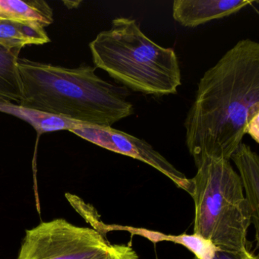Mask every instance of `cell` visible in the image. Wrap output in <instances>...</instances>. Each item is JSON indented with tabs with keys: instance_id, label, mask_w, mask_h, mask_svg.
<instances>
[{
	"instance_id": "cell-5",
	"label": "cell",
	"mask_w": 259,
	"mask_h": 259,
	"mask_svg": "<svg viewBox=\"0 0 259 259\" xmlns=\"http://www.w3.org/2000/svg\"><path fill=\"white\" fill-rule=\"evenodd\" d=\"M110 245L97 230L60 218L26 230L17 259H90Z\"/></svg>"
},
{
	"instance_id": "cell-7",
	"label": "cell",
	"mask_w": 259,
	"mask_h": 259,
	"mask_svg": "<svg viewBox=\"0 0 259 259\" xmlns=\"http://www.w3.org/2000/svg\"><path fill=\"white\" fill-rule=\"evenodd\" d=\"M251 0H176L172 17L186 28H195L223 19L254 4Z\"/></svg>"
},
{
	"instance_id": "cell-10",
	"label": "cell",
	"mask_w": 259,
	"mask_h": 259,
	"mask_svg": "<svg viewBox=\"0 0 259 259\" xmlns=\"http://www.w3.org/2000/svg\"><path fill=\"white\" fill-rule=\"evenodd\" d=\"M42 25L31 22L0 20V45L11 49L29 45H43L51 41Z\"/></svg>"
},
{
	"instance_id": "cell-6",
	"label": "cell",
	"mask_w": 259,
	"mask_h": 259,
	"mask_svg": "<svg viewBox=\"0 0 259 259\" xmlns=\"http://www.w3.org/2000/svg\"><path fill=\"white\" fill-rule=\"evenodd\" d=\"M71 133L98 146L144 162L172 180L180 189L190 192V181L146 141L112 127L78 123Z\"/></svg>"
},
{
	"instance_id": "cell-2",
	"label": "cell",
	"mask_w": 259,
	"mask_h": 259,
	"mask_svg": "<svg viewBox=\"0 0 259 259\" xmlns=\"http://www.w3.org/2000/svg\"><path fill=\"white\" fill-rule=\"evenodd\" d=\"M20 105L80 124L112 127L134 113L128 89L104 81L88 65L69 68L19 58Z\"/></svg>"
},
{
	"instance_id": "cell-9",
	"label": "cell",
	"mask_w": 259,
	"mask_h": 259,
	"mask_svg": "<svg viewBox=\"0 0 259 259\" xmlns=\"http://www.w3.org/2000/svg\"><path fill=\"white\" fill-rule=\"evenodd\" d=\"M0 20L31 22L46 28L54 22V12L43 0H0Z\"/></svg>"
},
{
	"instance_id": "cell-12",
	"label": "cell",
	"mask_w": 259,
	"mask_h": 259,
	"mask_svg": "<svg viewBox=\"0 0 259 259\" xmlns=\"http://www.w3.org/2000/svg\"><path fill=\"white\" fill-rule=\"evenodd\" d=\"M21 51L0 45V99L18 104L23 100L22 79L18 65Z\"/></svg>"
},
{
	"instance_id": "cell-13",
	"label": "cell",
	"mask_w": 259,
	"mask_h": 259,
	"mask_svg": "<svg viewBox=\"0 0 259 259\" xmlns=\"http://www.w3.org/2000/svg\"><path fill=\"white\" fill-rule=\"evenodd\" d=\"M161 236V235H160ZM162 240L171 241L180 244L190 250L198 259H213L218 248L210 241L196 234L180 236H161Z\"/></svg>"
},
{
	"instance_id": "cell-16",
	"label": "cell",
	"mask_w": 259,
	"mask_h": 259,
	"mask_svg": "<svg viewBox=\"0 0 259 259\" xmlns=\"http://www.w3.org/2000/svg\"><path fill=\"white\" fill-rule=\"evenodd\" d=\"M245 134H248L253 140L258 143L259 140V116L251 119L246 126Z\"/></svg>"
},
{
	"instance_id": "cell-3",
	"label": "cell",
	"mask_w": 259,
	"mask_h": 259,
	"mask_svg": "<svg viewBox=\"0 0 259 259\" xmlns=\"http://www.w3.org/2000/svg\"><path fill=\"white\" fill-rule=\"evenodd\" d=\"M95 68L127 89L145 95H174L182 84L175 51L145 35L135 19L116 18L89 45Z\"/></svg>"
},
{
	"instance_id": "cell-1",
	"label": "cell",
	"mask_w": 259,
	"mask_h": 259,
	"mask_svg": "<svg viewBox=\"0 0 259 259\" xmlns=\"http://www.w3.org/2000/svg\"><path fill=\"white\" fill-rule=\"evenodd\" d=\"M259 116V44L238 41L204 72L185 121L186 145L195 166L224 157L242 143L248 122Z\"/></svg>"
},
{
	"instance_id": "cell-8",
	"label": "cell",
	"mask_w": 259,
	"mask_h": 259,
	"mask_svg": "<svg viewBox=\"0 0 259 259\" xmlns=\"http://www.w3.org/2000/svg\"><path fill=\"white\" fill-rule=\"evenodd\" d=\"M239 170L245 198L251 210V218L258 233L259 157L246 144L241 143L230 157Z\"/></svg>"
},
{
	"instance_id": "cell-11",
	"label": "cell",
	"mask_w": 259,
	"mask_h": 259,
	"mask_svg": "<svg viewBox=\"0 0 259 259\" xmlns=\"http://www.w3.org/2000/svg\"><path fill=\"white\" fill-rule=\"evenodd\" d=\"M0 112L16 116L28 122L36 130L39 136L60 130L69 131L78 124L74 121L35 111L6 100L0 99Z\"/></svg>"
},
{
	"instance_id": "cell-4",
	"label": "cell",
	"mask_w": 259,
	"mask_h": 259,
	"mask_svg": "<svg viewBox=\"0 0 259 259\" xmlns=\"http://www.w3.org/2000/svg\"><path fill=\"white\" fill-rule=\"evenodd\" d=\"M196 167L195 177L189 179V194L195 203L194 234L223 251L248 249L252 218L239 174L224 157H205Z\"/></svg>"
},
{
	"instance_id": "cell-14",
	"label": "cell",
	"mask_w": 259,
	"mask_h": 259,
	"mask_svg": "<svg viewBox=\"0 0 259 259\" xmlns=\"http://www.w3.org/2000/svg\"><path fill=\"white\" fill-rule=\"evenodd\" d=\"M90 259H139L136 251L130 245H111L108 249Z\"/></svg>"
},
{
	"instance_id": "cell-15",
	"label": "cell",
	"mask_w": 259,
	"mask_h": 259,
	"mask_svg": "<svg viewBox=\"0 0 259 259\" xmlns=\"http://www.w3.org/2000/svg\"><path fill=\"white\" fill-rule=\"evenodd\" d=\"M195 259H198L195 257ZM213 259H258L257 256L249 252L248 249L241 251H227L218 249Z\"/></svg>"
}]
</instances>
